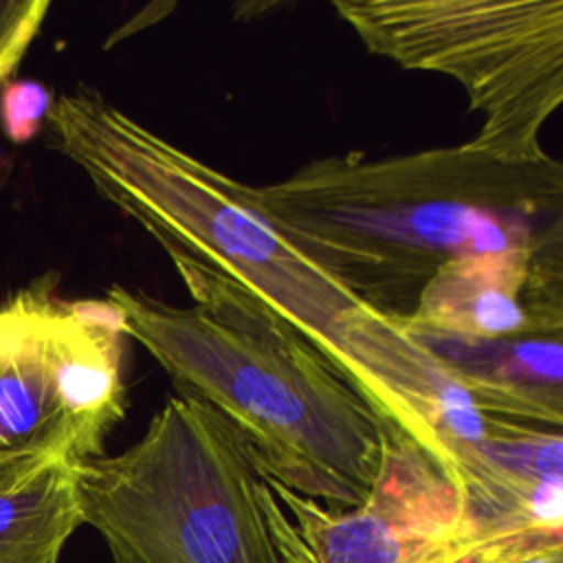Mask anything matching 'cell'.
Listing matches in <instances>:
<instances>
[{
    "instance_id": "6da1fadb",
    "label": "cell",
    "mask_w": 563,
    "mask_h": 563,
    "mask_svg": "<svg viewBox=\"0 0 563 563\" xmlns=\"http://www.w3.org/2000/svg\"><path fill=\"white\" fill-rule=\"evenodd\" d=\"M246 198L358 301L409 317L451 260L563 255V163H515L460 145L312 158Z\"/></svg>"
},
{
    "instance_id": "7a4b0ae2",
    "label": "cell",
    "mask_w": 563,
    "mask_h": 563,
    "mask_svg": "<svg viewBox=\"0 0 563 563\" xmlns=\"http://www.w3.org/2000/svg\"><path fill=\"white\" fill-rule=\"evenodd\" d=\"M169 260L191 306L112 284L106 299L123 332L178 396L238 431L264 475L323 506L363 504L380 473L385 422L266 301L216 271Z\"/></svg>"
},
{
    "instance_id": "3957f363",
    "label": "cell",
    "mask_w": 563,
    "mask_h": 563,
    "mask_svg": "<svg viewBox=\"0 0 563 563\" xmlns=\"http://www.w3.org/2000/svg\"><path fill=\"white\" fill-rule=\"evenodd\" d=\"M46 123L55 147L88 176L95 191L139 222L169 257L249 288L336 372L341 328L363 301L297 251L251 205L244 183L202 163L88 86L55 97Z\"/></svg>"
},
{
    "instance_id": "277c9868",
    "label": "cell",
    "mask_w": 563,
    "mask_h": 563,
    "mask_svg": "<svg viewBox=\"0 0 563 563\" xmlns=\"http://www.w3.org/2000/svg\"><path fill=\"white\" fill-rule=\"evenodd\" d=\"M77 497L112 563H282L260 468L194 398H167L134 444L77 464Z\"/></svg>"
},
{
    "instance_id": "5b68a950",
    "label": "cell",
    "mask_w": 563,
    "mask_h": 563,
    "mask_svg": "<svg viewBox=\"0 0 563 563\" xmlns=\"http://www.w3.org/2000/svg\"><path fill=\"white\" fill-rule=\"evenodd\" d=\"M363 46L407 70L455 79L482 114L466 141L490 156H548L541 130L563 103V0H334Z\"/></svg>"
},
{
    "instance_id": "8992f818",
    "label": "cell",
    "mask_w": 563,
    "mask_h": 563,
    "mask_svg": "<svg viewBox=\"0 0 563 563\" xmlns=\"http://www.w3.org/2000/svg\"><path fill=\"white\" fill-rule=\"evenodd\" d=\"M123 336L108 299H64L51 275L0 303V490L103 455L125 416Z\"/></svg>"
},
{
    "instance_id": "52a82bcc",
    "label": "cell",
    "mask_w": 563,
    "mask_h": 563,
    "mask_svg": "<svg viewBox=\"0 0 563 563\" xmlns=\"http://www.w3.org/2000/svg\"><path fill=\"white\" fill-rule=\"evenodd\" d=\"M260 475L282 563H471L482 552L449 482L394 431L369 497L352 508L323 506Z\"/></svg>"
},
{
    "instance_id": "ba28073f",
    "label": "cell",
    "mask_w": 563,
    "mask_h": 563,
    "mask_svg": "<svg viewBox=\"0 0 563 563\" xmlns=\"http://www.w3.org/2000/svg\"><path fill=\"white\" fill-rule=\"evenodd\" d=\"M405 323L466 341L563 332V255L499 251L451 260Z\"/></svg>"
},
{
    "instance_id": "9c48e42d",
    "label": "cell",
    "mask_w": 563,
    "mask_h": 563,
    "mask_svg": "<svg viewBox=\"0 0 563 563\" xmlns=\"http://www.w3.org/2000/svg\"><path fill=\"white\" fill-rule=\"evenodd\" d=\"M409 330L460 376L488 413L521 424L561 429L563 332L466 341L411 325Z\"/></svg>"
},
{
    "instance_id": "30bf717a",
    "label": "cell",
    "mask_w": 563,
    "mask_h": 563,
    "mask_svg": "<svg viewBox=\"0 0 563 563\" xmlns=\"http://www.w3.org/2000/svg\"><path fill=\"white\" fill-rule=\"evenodd\" d=\"M77 464H55L0 490V563H59L81 526Z\"/></svg>"
},
{
    "instance_id": "8fae6325",
    "label": "cell",
    "mask_w": 563,
    "mask_h": 563,
    "mask_svg": "<svg viewBox=\"0 0 563 563\" xmlns=\"http://www.w3.org/2000/svg\"><path fill=\"white\" fill-rule=\"evenodd\" d=\"M53 97L48 88L33 79H9L0 86V128L15 143H29L46 121Z\"/></svg>"
},
{
    "instance_id": "7c38bea8",
    "label": "cell",
    "mask_w": 563,
    "mask_h": 563,
    "mask_svg": "<svg viewBox=\"0 0 563 563\" xmlns=\"http://www.w3.org/2000/svg\"><path fill=\"white\" fill-rule=\"evenodd\" d=\"M48 9V0H0V86L18 70Z\"/></svg>"
},
{
    "instance_id": "4fadbf2b",
    "label": "cell",
    "mask_w": 563,
    "mask_h": 563,
    "mask_svg": "<svg viewBox=\"0 0 563 563\" xmlns=\"http://www.w3.org/2000/svg\"><path fill=\"white\" fill-rule=\"evenodd\" d=\"M471 563H563V539L523 541L482 550Z\"/></svg>"
}]
</instances>
